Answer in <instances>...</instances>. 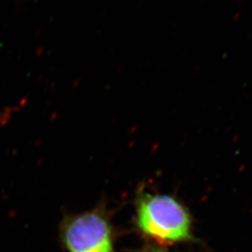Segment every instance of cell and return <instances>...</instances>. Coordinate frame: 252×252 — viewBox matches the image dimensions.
<instances>
[{
  "mask_svg": "<svg viewBox=\"0 0 252 252\" xmlns=\"http://www.w3.org/2000/svg\"><path fill=\"white\" fill-rule=\"evenodd\" d=\"M59 238L66 252H116V232L104 204L90 210L65 214Z\"/></svg>",
  "mask_w": 252,
  "mask_h": 252,
  "instance_id": "cell-2",
  "label": "cell"
},
{
  "mask_svg": "<svg viewBox=\"0 0 252 252\" xmlns=\"http://www.w3.org/2000/svg\"><path fill=\"white\" fill-rule=\"evenodd\" d=\"M135 226L145 239L159 247L196 241L189 210L168 194L141 191L135 198Z\"/></svg>",
  "mask_w": 252,
  "mask_h": 252,
  "instance_id": "cell-1",
  "label": "cell"
},
{
  "mask_svg": "<svg viewBox=\"0 0 252 252\" xmlns=\"http://www.w3.org/2000/svg\"><path fill=\"white\" fill-rule=\"evenodd\" d=\"M134 252H167L166 250L162 249L161 247L159 246H156V245H152V244H149V245H146L143 248H141L140 250H137L135 251Z\"/></svg>",
  "mask_w": 252,
  "mask_h": 252,
  "instance_id": "cell-3",
  "label": "cell"
}]
</instances>
